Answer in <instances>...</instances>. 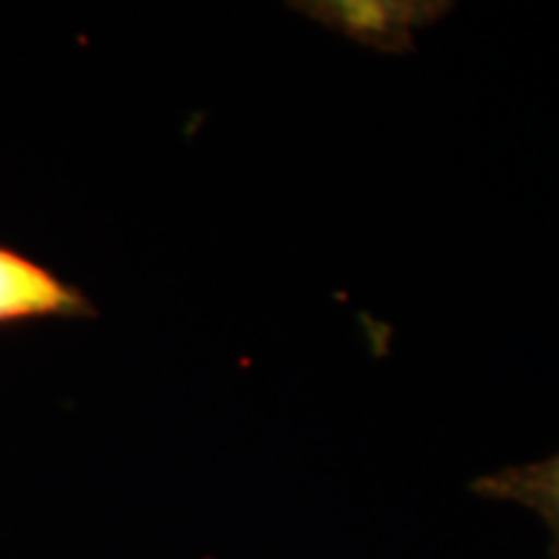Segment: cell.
<instances>
[{
	"label": "cell",
	"mask_w": 559,
	"mask_h": 559,
	"mask_svg": "<svg viewBox=\"0 0 559 559\" xmlns=\"http://www.w3.org/2000/svg\"><path fill=\"white\" fill-rule=\"evenodd\" d=\"M288 5L355 45L383 55L415 52V32L436 26L456 9L449 0H298Z\"/></svg>",
	"instance_id": "cell-1"
},
{
	"label": "cell",
	"mask_w": 559,
	"mask_h": 559,
	"mask_svg": "<svg viewBox=\"0 0 559 559\" xmlns=\"http://www.w3.org/2000/svg\"><path fill=\"white\" fill-rule=\"evenodd\" d=\"M91 300L66 280L0 247V324L39 317H88Z\"/></svg>",
	"instance_id": "cell-2"
},
{
	"label": "cell",
	"mask_w": 559,
	"mask_h": 559,
	"mask_svg": "<svg viewBox=\"0 0 559 559\" xmlns=\"http://www.w3.org/2000/svg\"><path fill=\"white\" fill-rule=\"evenodd\" d=\"M469 492L534 510L551 534L549 559H559V453L534 464L506 466L477 477L469 485Z\"/></svg>",
	"instance_id": "cell-3"
}]
</instances>
